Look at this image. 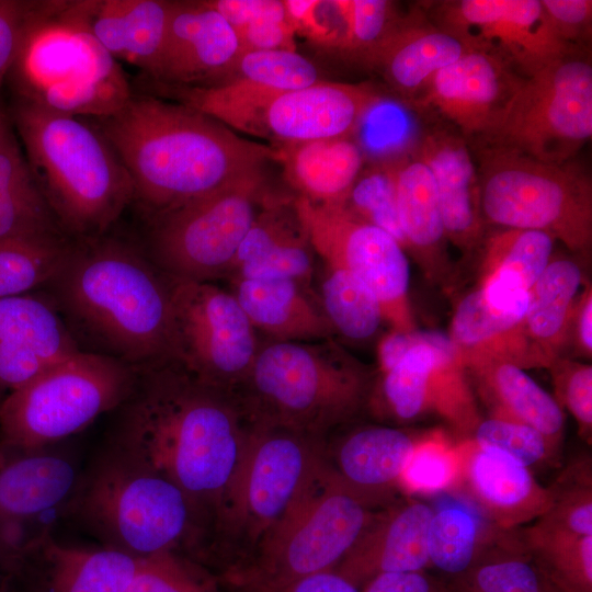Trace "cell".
<instances>
[{"label": "cell", "instance_id": "cell-11", "mask_svg": "<svg viewBox=\"0 0 592 592\" xmlns=\"http://www.w3.org/2000/svg\"><path fill=\"white\" fill-rule=\"evenodd\" d=\"M592 137V62L576 48L526 77L497 128L476 143L565 163Z\"/></svg>", "mask_w": 592, "mask_h": 592}, {"label": "cell", "instance_id": "cell-10", "mask_svg": "<svg viewBox=\"0 0 592 592\" xmlns=\"http://www.w3.org/2000/svg\"><path fill=\"white\" fill-rule=\"evenodd\" d=\"M79 510L112 547L137 557L173 551L198 514L174 483L117 455L92 475Z\"/></svg>", "mask_w": 592, "mask_h": 592}, {"label": "cell", "instance_id": "cell-2", "mask_svg": "<svg viewBox=\"0 0 592 592\" xmlns=\"http://www.w3.org/2000/svg\"><path fill=\"white\" fill-rule=\"evenodd\" d=\"M88 119L118 155L134 185L133 203L150 223L277 158L274 146L150 93H133L113 114Z\"/></svg>", "mask_w": 592, "mask_h": 592}, {"label": "cell", "instance_id": "cell-8", "mask_svg": "<svg viewBox=\"0 0 592 592\" xmlns=\"http://www.w3.org/2000/svg\"><path fill=\"white\" fill-rule=\"evenodd\" d=\"M138 368L110 355L79 351L11 391L0 405V437L21 453L75 434L132 394Z\"/></svg>", "mask_w": 592, "mask_h": 592}, {"label": "cell", "instance_id": "cell-15", "mask_svg": "<svg viewBox=\"0 0 592 592\" xmlns=\"http://www.w3.org/2000/svg\"><path fill=\"white\" fill-rule=\"evenodd\" d=\"M174 361L212 386L236 392L261 340L235 295L212 282L169 276Z\"/></svg>", "mask_w": 592, "mask_h": 592}, {"label": "cell", "instance_id": "cell-14", "mask_svg": "<svg viewBox=\"0 0 592 592\" xmlns=\"http://www.w3.org/2000/svg\"><path fill=\"white\" fill-rule=\"evenodd\" d=\"M380 101L368 84L320 80L281 91L241 83L215 107L213 117L234 132L277 146L351 137Z\"/></svg>", "mask_w": 592, "mask_h": 592}, {"label": "cell", "instance_id": "cell-56", "mask_svg": "<svg viewBox=\"0 0 592 592\" xmlns=\"http://www.w3.org/2000/svg\"><path fill=\"white\" fill-rule=\"evenodd\" d=\"M35 1L0 0V82L15 57Z\"/></svg>", "mask_w": 592, "mask_h": 592}, {"label": "cell", "instance_id": "cell-4", "mask_svg": "<svg viewBox=\"0 0 592 592\" xmlns=\"http://www.w3.org/2000/svg\"><path fill=\"white\" fill-rule=\"evenodd\" d=\"M10 123L61 230L75 240L105 236L133 203L134 185L103 134L86 117L18 98Z\"/></svg>", "mask_w": 592, "mask_h": 592}, {"label": "cell", "instance_id": "cell-37", "mask_svg": "<svg viewBox=\"0 0 592 592\" xmlns=\"http://www.w3.org/2000/svg\"><path fill=\"white\" fill-rule=\"evenodd\" d=\"M537 567L561 592H592V535L579 536L534 523L515 528Z\"/></svg>", "mask_w": 592, "mask_h": 592}, {"label": "cell", "instance_id": "cell-49", "mask_svg": "<svg viewBox=\"0 0 592 592\" xmlns=\"http://www.w3.org/2000/svg\"><path fill=\"white\" fill-rule=\"evenodd\" d=\"M127 592H220L217 584L173 551L139 557L137 573Z\"/></svg>", "mask_w": 592, "mask_h": 592}, {"label": "cell", "instance_id": "cell-3", "mask_svg": "<svg viewBox=\"0 0 592 592\" xmlns=\"http://www.w3.org/2000/svg\"><path fill=\"white\" fill-rule=\"evenodd\" d=\"M49 285L104 354L138 369L174 361L169 276L148 254L106 236L73 240Z\"/></svg>", "mask_w": 592, "mask_h": 592}, {"label": "cell", "instance_id": "cell-26", "mask_svg": "<svg viewBox=\"0 0 592 592\" xmlns=\"http://www.w3.org/2000/svg\"><path fill=\"white\" fill-rule=\"evenodd\" d=\"M470 50L463 39L414 12L400 20L368 68L379 71L391 90L411 101L439 70Z\"/></svg>", "mask_w": 592, "mask_h": 592}, {"label": "cell", "instance_id": "cell-60", "mask_svg": "<svg viewBox=\"0 0 592 592\" xmlns=\"http://www.w3.org/2000/svg\"><path fill=\"white\" fill-rule=\"evenodd\" d=\"M3 82H0V87ZM9 118L5 116L3 111L0 109V133L3 129L4 125L8 123Z\"/></svg>", "mask_w": 592, "mask_h": 592}, {"label": "cell", "instance_id": "cell-30", "mask_svg": "<svg viewBox=\"0 0 592 592\" xmlns=\"http://www.w3.org/2000/svg\"><path fill=\"white\" fill-rule=\"evenodd\" d=\"M394 162L397 208L406 250L412 251L425 267H436L443 261L447 237L433 175L415 153Z\"/></svg>", "mask_w": 592, "mask_h": 592}, {"label": "cell", "instance_id": "cell-31", "mask_svg": "<svg viewBox=\"0 0 592 592\" xmlns=\"http://www.w3.org/2000/svg\"><path fill=\"white\" fill-rule=\"evenodd\" d=\"M64 234L44 198L10 122L0 133V241Z\"/></svg>", "mask_w": 592, "mask_h": 592}, {"label": "cell", "instance_id": "cell-61", "mask_svg": "<svg viewBox=\"0 0 592 592\" xmlns=\"http://www.w3.org/2000/svg\"><path fill=\"white\" fill-rule=\"evenodd\" d=\"M1 452H0V464L4 460L2 457H1Z\"/></svg>", "mask_w": 592, "mask_h": 592}, {"label": "cell", "instance_id": "cell-9", "mask_svg": "<svg viewBox=\"0 0 592 592\" xmlns=\"http://www.w3.org/2000/svg\"><path fill=\"white\" fill-rule=\"evenodd\" d=\"M375 512L327 470L318 473L252 551V560L226 571L283 582L334 570L361 537Z\"/></svg>", "mask_w": 592, "mask_h": 592}, {"label": "cell", "instance_id": "cell-38", "mask_svg": "<svg viewBox=\"0 0 592 592\" xmlns=\"http://www.w3.org/2000/svg\"><path fill=\"white\" fill-rule=\"evenodd\" d=\"M581 282L578 263L570 259L550 260L530 289L522 329L531 339L543 346L561 342Z\"/></svg>", "mask_w": 592, "mask_h": 592}, {"label": "cell", "instance_id": "cell-20", "mask_svg": "<svg viewBox=\"0 0 592 592\" xmlns=\"http://www.w3.org/2000/svg\"><path fill=\"white\" fill-rule=\"evenodd\" d=\"M460 471L453 492L471 502L479 515L502 531H512L542 516L551 493L532 470L512 457L477 445L458 442Z\"/></svg>", "mask_w": 592, "mask_h": 592}, {"label": "cell", "instance_id": "cell-42", "mask_svg": "<svg viewBox=\"0 0 592 592\" xmlns=\"http://www.w3.org/2000/svg\"><path fill=\"white\" fill-rule=\"evenodd\" d=\"M331 3L343 24L339 52L368 67L401 20L395 3L387 0H335Z\"/></svg>", "mask_w": 592, "mask_h": 592}, {"label": "cell", "instance_id": "cell-5", "mask_svg": "<svg viewBox=\"0 0 592 592\" xmlns=\"http://www.w3.org/2000/svg\"><path fill=\"white\" fill-rule=\"evenodd\" d=\"M7 77L18 99L87 118L113 114L134 93L73 0L35 1Z\"/></svg>", "mask_w": 592, "mask_h": 592}, {"label": "cell", "instance_id": "cell-13", "mask_svg": "<svg viewBox=\"0 0 592 592\" xmlns=\"http://www.w3.org/2000/svg\"><path fill=\"white\" fill-rule=\"evenodd\" d=\"M262 171L151 221L148 257L173 278H227L264 196Z\"/></svg>", "mask_w": 592, "mask_h": 592}, {"label": "cell", "instance_id": "cell-58", "mask_svg": "<svg viewBox=\"0 0 592 592\" xmlns=\"http://www.w3.org/2000/svg\"><path fill=\"white\" fill-rule=\"evenodd\" d=\"M235 31L266 16L285 13L283 1L277 0H205Z\"/></svg>", "mask_w": 592, "mask_h": 592}, {"label": "cell", "instance_id": "cell-1", "mask_svg": "<svg viewBox=\"0 0 592 592\" xmlns=\"http://www.w3.org/2000/svg\"><path fill=\"white\" fill-rule=\"evenodd\" d=\"M251 420L236 392L177 361L138 369L116 428V455L174 483L218 520L242 462Z\"/></svg>", "mask_w": 592, "mask_h": 592}, {"label": "cell", "instance_id": "cell-34", "mask_svg": "<svg viewBox=\"0 0 592 592\" xmlns=\"http://www.w3.org/2000/svg\"><path fill=\"white\" fill-rule=\"evenodd\" d=\"M509 531H502L473 511L446 506L434 511L426 548L429 567L451 578L467 571Z\"/></svg>", "mask_w": 592, "mask_h": 592}, {"label": "cell", "instance_id": "cell-43", "mask_svg": "<svg viewBox=\"0 0 592 592\" xmlns=\"http://www.w3.org/2000/svg\"><path fill=\"white\" fill-rule=\"evenodd\" d=\"M460 471L458 443L435 431L417 437L399 478V490L412 494L453 491Z\"/></svg>", "mask_w": 592, "mask_h": 592}, {"label": "cell", "instance_id": "cell-47", "mask_svg": "<svg viewBox=\"0 0 592 592\" xmlns=\"http://www.w3.org/2000/svg\"><path fill=\"white\" fill-rule=\"evenodd\" d=\"M230 80L281 91L320 81L317 67L296 50L242 52L228 77L220 83Z\"/></svg>", "mask_w": 592, "mask_h": 592}, {"label": "cell", "instance_id": "cell-7", "mask_svg": "<svg viewBox=\"0 0 592 592\" xmlns=\"http://www.w3.org/2000/svg\"><path fill=\"white\" fill-rule=\"evenodd\" d=\"M483 221L543 231L576 252L592 243V181L570 161L549 163L504 147L476 143Z\"/></svg>", "mask_w": 592, "mask_h": 592}, {"label": "cell", "instance_id": "cell-55", "mask_svg": "<svg viewBox=\"0 0 592 592\" xmlns=\"http://www.w3.org/2000/svg\"><path fill=\"white\" fill-rule=\"evenodd\" d=\"M242 52L296 50L295 32L286 12L257 20L236 31Z\"/></svg>", "mask_w": 592, "mask_h": 592}, {"label": "cell", "instance_id": "cell-40", "mask_svg": "<svg viewBox=\"0 0 592 592\" xmlns=\"http://www.w3.org/2000/svg\"><path fill=\"white\" fill-rule=\"evenodd\" d=\"M73 240L56 234L0 241V298L50 284L64 267Z\"/></svg>", "mask_w": 592, "mask_h": 592}, {"label": "cell", "instance_id": "cell-33", "mask_svg": "<svg viewBox=\"0 0 592 592\" xmlns=\"http://www.w3.org/2000/svg\"><path fill=\"white\" fill-rule=\"evenodd\" d=\"M44 551L50 592H127L139 566V557L114 547L88 550L49 543Z\"/></svg>", "mask_w": 592, "mask_h": 592}, {"label": "cell", "instance_id": "cell-17", "mask_svg": "<svg viewBox=\"0 0 592 592\" xmlns=\"http://www.w3.org/2000/svg\"><path fill=\"white\" fill-rule=\"evenodd\" d=\"M432 13L439 27L499 56L525 78L577 48L557 37L540 0L440 1Z\"/></svg>", "mask_w": 592, "mask_h": 592}, {"label": "cell", "instance_id": "cell-6", "mask_svg": "<svg viewBox=\"0 0 592 592\" xmlns=\"http://www.w3.org/2000/svg\"><path fill=\"white\" fill-rule=\"evenodd\" d=\"M373 385L333 339L266 340L236 394L252 421L326 437L368 405Z\"/></svg>", "mask_w": 592, "mask_h": 592}, {"label": "cell", "instance_id": "cell-12", "mask_svg": "<svg viewBox=\"0 0 592 592\" xmlns=\"http://www.w3.org/2000/svg\"><path fill=\"white\" fill-rule=\"evenodd\" d=\"M325 447V436L251 420L217 527L253 551L318 473Z\"/></svg>", "mask_w": 592, "mask_h": 592}, {"label": "cell", "instance_id": "cell-28", "mask_svg": "<svg viewBox=\"0 0 592 592\" xmlns=\"http://www.w3.org/2000/svg\"><path fill=\"white\" fill-rule=\"evenodd\" d=\"M274 147L287 183L316 204L343 206L363 170L362 149L351 137Z\"/></svg>", "mask_w": 592, "mask_h": 592}, {"label": "cell", "instance_id": "cell-54", "mask_svg": "<svg viewBox=\"0 0 592 592\" xmlns=\"http://www.w3.org/2000/svg\"><path fill=\"white\" fill-rule=\"evenodd\" d=\"M53 365L32 350L0 339V388L16 390Z\"/></svg>", "mask_w": 592, "mask_h": 592}, {"label": "cell", "instance_id": "cell-27", "mask_svg": "<svg viewBox=\"0 0 592 592\" xmlns=\"http://www.w3.org/2000/svg\"><path fill=\"white\" fill-rule=\"evenodd\" d=\"M257 332L269 340L315 342L332 339L334 330L317 294L295 280L244 278L230 282Z\"/></svg>", "mask_w": 592, "mask_h": 592}, {"label": "cell", "instance_id": "cell-50", "mask_svg": "<svg viewBox=\"0 0 592 592\" xmlns=\"http://www.w3.org/2000/svg\"><path fill=\"white\" fill-rule=\"evenodd\" d=\"M221 579L230 592H361L334 570L283 582L260 581L229 571H225Z\"/></svg>", "mask_w": 592, "mask_h": 592}, {"label": "cell", "instance_id": "cell-18", "mask_svg": "<svg viewBox=\"0 0 592 592\" xmlns=\"http://www.w3.org/2000/svg\"><path fill=\"white\" fill-rule=\"evenodd\" d=\"M524 79L499 56L474 49L439 70L420 103L436 109L465 139L477 141L497 128Z\"/></svg>", "mask_w": 592, "mask_h": 592}, {"label": "cell", "instance_id": "cell-25", "mask_svg": "<svg viewBox=\"0 0 592 592\" xmlns=\"http://www.w3.org/2000/svg\"><path fill=\"white\" fill-rule=\"evenodd\" d=\"M172 1L73 0V7L100 45L118 62L139 68L145 77L162 53Z\"/></svg>", "mask_w": 592, "mask_h": 592}, {"label": "cell", "instance_id": "cell-36", "mask_svg": "<svg viewBox=\"0 0 592 592\" xmlns=\"http://www.w3.org/2000/svg\"><path fill=\"white\" fill-rule=\"evenodd\" d=\"M445 580L449 592H561L537 567L515 530L467 571Z\"/></svg>", "mask_w": 592, "mask_h": 592}, {"label": "cell", "instance_id": "cell-51", "mask_svg": "<svg viewBox=\"0 0 592 592\" xmlns=\"http://www.w3.org/2000/svg\"><path fill=\"white\" fill-rule=\"evenodd\" d=\"M558 403L565 406L578 423L579 433L591 444L592 367L577 364L555 373Z\"/></svg>", "mask_w": 592, "mask_h": 592}, {"label": "cell", "instance_id": "cell-52", "mask_svg": "<svg viewBox=\"0 0 592 592\" xmlns=\"http://www.w3.org/2000/svg\"><path fill=\"white\" fill-rule=\"evenodd\" d=\"M288 23L295 34L305 36L317 46L340 50L343 30L330 22L327 1L285 0L283 1Z\"/></svg>", "mask_w": 592, "mask_h": 592}, {"label": "cell", "instance_id": "cell-19", "mask_svg": "<svg viewBox=\"0 0 592 592\" xmlns=\"http://www.w3.org/2000/svg\"><path fill=\"white\" fill-rule=\"evenodd\" d=\"M241 53L236 31L204 1H172L162 53L146 79L168 86H216Z\"/></svg>", "mask_w": 592, "mask_h": 592}, {"label": "cell", "instance_id": "cell-39", "mask_svg": "<svg viewBox=\"0 0 592 592\" xmlns=\"http://www.w3.org/2000/svg\"><path fill=\"white\" fill-rule=\"evenodd\" d=\"M554 242L537 230L505 229L493 235L486 246L482 281L513 293H530L551 260Z\"/></svg>", "mask_w": 592, "mask_h": 592}, {"label": "cell", "instance_id": "cell-59", "mask_svg": "<svg viewBox=\"0 0 592 592\" xmlns=\"http://www.w3.org/2000/svg\"><path fill=\"white\" fill-rule=\"evenodd\" d=\"M578 312V338L581 346L589 353L592 350V297L585 294Z\"/></svg>", "mask_w": 592, "mask_h": 592}, {"label": "cell", "instance_id": "cell-21", "mask_svg": "<svg viewBox=\"0 0 592 592\" xmlns=\"http://www.w3.org/2000/svg\"><path fill=\"white\" fill-rule=\"evenodd\" d=\"M433 514L429 504L412 499L375 512L334 571L361 590L380 574L426 570V539Z\"/></svg>", "mask_w": 592, "mask_h": 592}, {"label": "cell", "instance_id": "cell-41", "mask_svg": "<svg viewBox=\"0 0 592 592\" xmlns=\"http://www.w3.org/2000/svg\"><path fill=\"white\" fill-rule=\"evenodd\" d=\"M317 296L334 333L346 339H371L385 321L373 292L343 267L323 263Z\"/></svg>", "mask_w": 592, "mask_h": 592}, {"label": "cell", "instance_id": "cell-22", "mask_svg": "<svg viewBox=\"0 0 592 592\" xmlns=\"http://www.w3.org/2000/svg\"><path fill=\"white\" fill-rule=\"evenodd\" d=\"M315 255L294 200L264 195L227 280L284 277L312 289Z\"/></svg>", "mask_w": 592, "mask_h": 592}, {"label": "cell", "instance_id": "cell-16", "mask_svg": "<svg viewBox=\"0 0 592 592\" xmlns=\"http://www.w3.org/2000/svg\"><path fill=\"white\" fill-rule=\"evenodd\" d=\"M294 206L316 255L360 278L376 296L394 331L414 330L408 299L410 265L400 243L344 206L316 204L301 196L294 198Z\"/></svg>", "mask_w": 592, "mask_h": 592}, {"label": "cell", "instance_id": "cell-53", "mask_svg": "<svg viewBox=\"0 0 592 592\" xmlns=\"http://www.w3.org/2000/svg\"><path fill=\"white\" fill-rule=\"evenodd\" d=\"M545 15L557 37L570 47L591 42V0H540Z\"/></svg>", "mask_w": 592, "mask_h": 592}, {"label": "cell", "instance_id": "cell-35", "mask_svg": "<svg viewBox=\"0 0 592 592\" xmlns=\"http://www.w3.org/2000/svg\"><path fill=\"white\" fill-rule=\"evenodd\" d=\"M0 339L53 364L80 351L56 306L30 293L0 298Z\"/></svg>", "mask_w": 592, "mask_h": 592}, {"label": "cell", "instance_id": "cell-57", "mask_svg": "<svg viewBox=\"0 0 592 592\" xmlns=\"http://www.w3.org/2000/svg\"><path fill=\"white\" fill-rule=\"evenodd\" d=\"M361 592H449V589L444 577L420 570L377 576Z\"/></svg>", "mask_w": 592, "mask_h": 592}, {"label": "cell", "instance_id": "cell-32", "mask_svg": "<svg viewBox=\"0 0 592 592\" xmlns=\"http://www.w3.org/2000/svg\"><path fill=\"white\" fill-rule=\"evenodd\" d=\"M476 365L494 401V417L534 428L558 449L565 425L558 401L513 362L491 360Z\"/></svg>", "mask_w": 592, "mask_h": 592}, {"label": "cell", "instance_id": "cell-48", "mask_svg": "<svg viewBox=\"0 0 592 592\" xmlns=\"http://www.w3.org/2000/svg\"><path fill=\"white\" fill-rule=\"evenodd\" d=\"M468 439L481 447L499 451L530 469L557 455V449L540 432L503 418L492 417L478 422Z\"/></svg>", "mask_w": 592, "mask_h": 592}, {"label": "cell", "instance_id": "cell-44", "mask_svg": "<svg viewBox=\"0 0 592 592\" xmlns=\"http://www.w3.org/2000/svg\"><path fill=\"white\" fill-rule=\"evenodd\" d=\"M524 317V314L494 307L477 287L457 305L449 337L458 354L474 350L481 353L483 349L490 353L500 339L513 337L522 329Z\"/></svg>", "mask_w": 592, "mask_h": 592}, {"label": "cell", "instance_id": "cell-29", "mask_svg": "<svg viewBox=\"0 0 592 592\" xmlns=\"http://www.w3.org/2000/svg\"><path fill=\"white\" fill-rule=\"evenodd\" d=\"M24 454L0 464V526L20 524L48 511L76 483V469L65 458Z\"/></svg>", "mask_w": 592, "mask_h": 592}, {"label": "cell", "instance_id": "cell-46", "mask_svg": "<svg viewBox=\"0 0 592 592\" xmlns=\"http://www.w3.org/2000/svg\"><path fill=\"white\" fill-rule=\"evenodd\" d=\"M343 206L356 218L388 232L406 250L397 208L394 160L363 169Z\"/></svg>", "mask_w": 592, "mask_h": 592}, {"label": "cell", "instance_id": "cell-45", "mask_svg": "<svg viewBox=\"0 0 592 592\" xmlns=\"http://www.w3.org/2000/svg\"><path fill=\"white\" fill-rule=\"evenodd\" d=\"M548 488L551 493L550 506L535 523L573 535H592L590 459L578 458L569 464Z\"/></svg>", "mask_w": 592, "mask_h": 592}, {"label": "cell", "instance_id": "cell-24", "mask_svg": "<svg viewBox=\"0 0 592 592\" xmlns=\"http://www.w3.org/2000/svg\"><path fill=\"white\" fill-rule=\"evenodd\" d=\"M414 153L433 175L447 240L469 251L480 241L485 221L477 164L466 139L445 129L432 130Z\"/></svg>", "mask_w": 592, "mask_h": 592}, {"label": "cell", "instance_id": "cell-23", "mask_svg": "<svg viewBox=\"0 0 592 592\" xmlns=\"http://www.w3.org/2000/svg\"><path fill=\"white\" fill-rule=\"evenodd\" d=\"M417 437L406 431L367 425L325 447V466L345 489L369 506L387 502L399 489V478Z\"/></svg>", "mask_w": 592, "mask_h": 592}]
</instances>
